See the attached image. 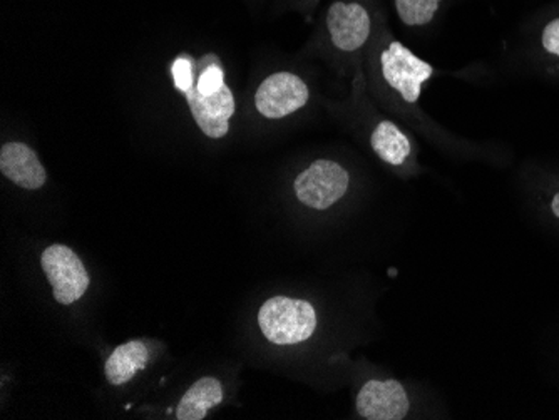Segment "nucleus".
Wrapping results in <instances>:
<instances>
[{
	"label": "nucleus",
	"instance_id": "obj_4",
	"mask_svg": "<svg viewBox=\"0 0 559 420\" xmlns=\"http://www.w3.org/2000/svg\"><path fill=\"white\" fill-rule=\"evenodd\" d=\"M348 180V172L338 163L319 159L298 175L295 194L309 208L326 209L345 196Z\"/></svg>",
	"mask_w": 559,
	"mask_h": 420
},
{
	"label": "nucleus",
	"instance_id": "obj_3",
	"mask_svg": "<svg viewBox=\"0 0 559 420\" xmlns=\"http://www.w3.org/2000/svg\"><path fill=\"white\" fill-rule=\"evenodd\" d=\"M380 68L385 83L401 94L402 99L409 105L419 101L423 86L435 74V68L429 62L417 58L401 43L391 46L380 56Z\"/></svg>",
	"mask_w": 559,
	"mask_h": 420
},
{
	"label": "nucleus",
	"instance_id": "obj_10",
	"mask_svg": "<svg viewBox=\"0 0 559 420\" xmlns=\"http://www.w3.org/2000/svg\"><path fill=\"white\" fill-rule=\"evenodd\" d=\"M223 403V385L218 379L203 377L194 382L176 409L178 420H203L210 409Z\"/></svg>",
	"mask_w": 559,
	"mask_h": 420
},
{
	"label": "nucleus",
	"instance_id": "obj_13",
	"mask_svg": "<svg viewBox=\"0 0 559 420\" xmlns=\"http://www.w3.org/2000/svg\"><path fill=\"white\" fill-rule=\"evenodd\" d=\"M442 0H394L395 11L405 26H427L438 14Z\"/></svg>",
	"mask_w": 559,
	"mask_h": 420
},
{
	"label": "nucleus",
	"instance_id": "obj_9",
	"mask_svg": "<svg viewBox=\"0 0 559 420\" xmlns=\"http://www.w3.org/2000/svg\"><path fill=\"white\" fill-rule=\"evenodd\" d=\"M0 171L24 190H39L47 175L36 153L24 143H8L0 149Z\"/></svg>",
	"mask_w": 559,
	"mask_h": 420
},
{
	"label": "nucleus",
	"instance_id": "obj_7",
	"mask_svg": "<svg viewBox=\"0 0 559 420\" xmlns=\"http://www.w3.org/2000/svg\"><path fill=\"white\" fill-rule=\"evenodd\" d=\"M357 412L367 420H401L409 412V397L397 381H369L357 395Z\"/></svg>",
	"mask_w": 559,
	"mask_h": 420
},
{
	"label": "nucleus",
	"instance_id": "obj_15",
	"mask_svg": "<svg viewBox=\"0 0 559 420\" xmlns=\"http://www.w3.org/2000/svg\"><path fill=\"white\" fill-rule=\"evenodd\" d=\"M551 209H552V215H555L556 218L559 219V191H558V193L555 194V197H552Z\"/></svg>",
	"mask_w": 559,
	"mask_h": 420
},
{
	"label": "nucleus",
	"instance_id": "obj_6",
	"mask_svg": "<svg viewBox=\"0 0 559 420\" xmlns=\"http://www.w3.org/2000/svg\"><path fill=\"white\" fill-rule=\"evenodd\" d=\"M309 97V87L304 80L292 72H275L260 84L255 105L265 118L282 119L304 108Z\"/></svg>",
	"mask_w": 559,
	"mask_h": 420
},
{
	"label": "nucleus",
	"instance_id": "obj_14",
	"mask_svg": "<svg viewBox=\"0 0 559 420\" xmlns=\"http://www.w3.org/2000/svg\"><path fill=\"white\" fill-rule=\"evenodd\" d=\"M542 44L546 52L559 58V17L552 19L546 24L542 34Z\"/></svg>",
	"mask_w": 559,
	"mask_h": 420
},
{
	"label": "nucleus",
	"instance_id": "obj_1",
	"mask_svg": "<svg viewBox=\"0 0 559 420\" xmlns=\"http://www.w3.org/2000/svg\"><path fill=\"white\" fill-rule=\"evenodd\" d=\"M194 61L190 56L181 55L171 65L173 83L187 97L191 115L198 128L213 140L226 136L230 130V119L235 115V97L230 87L226 86L215 96H201L193 89Z\"/></svg>",
	"mask_w": 559,
	"mask_h": 420
},
{
	"label": "nucleus",
	"instance_id": "obj_8",
	"mask_svg": "<svg viewBox=\"0 0 559 420\" xmlns=\"http://www.w3.org/2000/svg\"><path fill=\"white\" fill-rule=\"evenodd\" d=\"M326 29L337 49L354 52L369 39L372 22L364 5L335 2L326 12Z\"/></svg>",
	"mask_w": 559,
	"mask_h": 420
},
{
	"label": "nucleus",
	"instance_id": "obj_2",
	"mask_svg": "<svg viewBox=\"0 0 559 420\" xmlns=\"http://www.w3.org/2000/svg\"><path fill=\"white\" fill-rule=\"evenodd\" d=\"M259 325L266 340L275 345H295L309 340L317 328V313L305 300L273 297L259 312Z\"/></svg>",
	"mask_w": 559,
	"mask_h": 420
},
{
	"label": "nucleus",
	"instance_id": "obj_12",
	"mask_svg": "<svg viewBox=\"0 0 559 420\" xmlns=\"http://www.w3.org/2000/svg\"><path fill=\"white\" fill-rule=\"evenodd\" d=\"M370 144H372L377 156L392 166L404 165L405 159L409 158L411 152H413L409 137L405 136L391 121H382L377 124L372 136H370Z\"/></svg>",
	"mask_w": 559,
	"mask_h": 420
},
{
	"label": "nucleus",
	"instance_id": "obj_5",
	"mask_svg": "<svg viewBox=\"0 0 559 420\" xmlns=\"http://www.w3.org/2000/svg\"><path fill=\"white\" fill-rule=\"evenodd\" d=\"M40 265L61 305H71L86 293L91 281L86 266L66 244H50L43 253Z\"/></svg>",
	"mask_w": 559,
	"mask_h": 420
},
{
	"label": "nucleus",
	"instance_id": "obj_11",
	"mask_svg": "<svg viewBox=\"0 0 559 420\" xmlns=\"http://www.w3.org/2000/svg\"><path fill=\"white\" fill-rule=\"evenodd\" d=\"M146 345L140 340L128 341L119 345L118 349L106 360V379L109 384L122 385L130 382L136 375V372L143 370L147 363Z\"/></svg>",
	"mask_w": 559,
	"mask_h": 420
}]
</instances>
